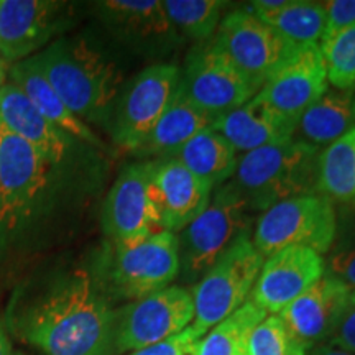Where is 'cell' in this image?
<instances>
[{"label":"cell","mask_w":355,"mask_h":355,"mask_svg":"<svg viewBox=\"0 0 355 355\" xmlns=\"http://www.w3.org/2000/svg\"><path fill=\"white\" fill-rule=\"evenodd\" d=\"M319 50L326 64L327 83L332 89L355 91V24Z\"/></svg>","instance_id":"obj_30"},{"label":"cell","mask_w":355,"mask_h":355,"mask_svg":"<svg viewBox=\"0 0 355 355\" xmlns=\"http://www.w3.org/2000/svg\"><path fill=\"white\" fill-rule=\"evenodd\" d=\"M212 128L234 146L235 152L245 155L293 139L296 123L279 115L255 94L241 107L220 115Z\"/></svg>","instance_id":"obj_21"},{"label":"cell","mask_w":355,"mask_h":355,"mask_svg":"<svg viewBox=\"0 0 355 355\" xmlns=\"http://www.w3.org/2000/svg\"><path fill=\"white\" fill-rule=\"evenodd\" d=\"M180 87L194 104L217 117L241 107L259 92L212 40L189 53Z\"/></svg>","instance_id":"obj_12"},{"label":"cell","mask_w":355,"mask_h":355,"mask_svg":"<svg viewBox=\"0 0 355 355\" xmlns=\"http://www.w3.org/2000/svg\"><path fill=\"white\" fill-rule=\"evenodd\" d=\"M3 81V68H2V64H0V83Z\"/></svg>","instance_id":"obj_38"},{"label":"cell","mask_w":355,"mask_h":355,"mask_svg":"<svg viewBox=\"0 0 355 355\" xmlns=\"http://www.w3.org/2000/svg\"><path fill=\"white\" fill-rule=\"evenodd\" d=\"M204 334L191 324L183 332L162 340V343L148 345V347L133 350L128 355H191L194 345Z\"/></svg>","instance_id":"obj_34"},{"label":"cell","mask_w":355,"mask_h":355,"mask_svg":"<svg viewBox=\"0 0 355 355\" xmlns=\"http://www.w3.org/2000/svg\"><path fill=\"white\" fill-rule=\"evenodd\" d=\"M152 175L153 163L132 165L110 188L102 209V229L112 243L135 242L163 230Z\"/></svg>","instance_id":"obj_13"},{"label":"cell","mask_w":355,"mask_h":355,"mask_svg":"<svg viewBox=\"0 0 355 355\" xmlns=\"http://www.w3.org/2000/svg\"><path fill=\"white\" fill-rule=\"evenodd\" d=\"M10 74L13 84H17L21 89V92L28 97L30 102L35 105V109L44 119H48L53 125L68 133L71 139L84 141V144L101 145L96 133L66 107L61 97L56 94L51 84L43 76L42 69L38 68L33 56L13 64Z\"/></svg>","instance_id":"obj_23"},{"label":"cell","mask_w":355,"mask_h":355,"mask_svg":"<svg viewBox=\"0 0 355 355\" xmlns=\"http://www.w3.org/2000/svg\"><path fill=\"white\" fill-rule=\"evenodd\" d=\"M347 206V209L337 217L336 237L327 252V273L355 288V201Z\"/></svg>","instance_id":"obj_31"},{"label":"cell","mask_w":355,"mask_h":355,"mask_svg":"<svg viewBox=\"0 0 355 355\" xmlns=\"http://www.w3.org/2000/svg\"><path fill=\"white\" fill-rule=\"evenodd\" d=\"M55 166L0 125V261L26 247L43 212Z\"/></svg>","instance_id":"obj_3"},{"label":"cell","mask_w":355,"mask_h":355,"mask_svg":"<svg viewBox=\"0 0 355 355\" xmlns=\"http://www.w3.org/2000/svg\"><path fill=\"white\" fill-rule=\"evenodd\" d=\"M250 10L295 46H319L321 43L326 28L324 2L257 0Z\"/></svg>","instance_id":"obj_24"},{"label":"cell","mask_w":355,"mask_h":355,"mask_svg":"<svg viewBox=\"0 0 355 355\" xmlns=\"http://www.w3.org/2000/svg\"><path fill=\"white\" fill-rule=\"evenodd\" d=\"M181 71L175 64L148 66L115 101L110 133L121 148L137 152L157 125L180 89Z\"/></svg>","instance_id":"obj_9"},{"label":"cell","mask_w":355,"mask_h":355,"mask_svg":"<svg viewBox=\"0 0 355 355\" xmlns=\"http://www.w3.org/2000/svg\"><path fill=\"white\" fill-rule=\"evenodd\" d=\"M306 350L277 314L255 327L248 344V355H306Z\"/></svg>","instance_id":"obj_32"},{"label":"cell","mask_w":355,"mask_h":355,"mask_svg":"<svg viewBox=\"0 0 355 355\" xmlns=\"http://www.w3.org/2000/svg\"><path fill=\"white\" fill-rule=\"evenodd\" d=\"M326 273V260L306 247H288L266 257L257 278L252 301L266 313L279 314L291 301Z\"/></svg>","instance_id":"obj_16"},{"label":"cell","mask_w":355,"mask_h":355,"mask_svg":"<svg viewBox=\"0 0 355 355\" xmlns=\"http://www.w3.org/2000/svg\"><path fill=\"white\" fill-rule=\"evenodd\" d=\"M352 128H355V91L327 89L301 115L293 139L318 148L331 145Z\"/></svg>","instance_id":"obj_25"},{"label":"cell","mask_w":355,"mask_h":355,"mask_svg":"<svg viewBox=\"0 0 355 355\" xmlns=\"http://www.w3.org/2000/svg\"><path fill=\"white\" fill-rule=\"evenodd\" d=\"M152 181L162 229L168 232H181L211 201L212 186L175 158L153 163Z\"/></svg>","instance_id":"obj_19"},{"label":"cell","mask_w":355,"mask_h":355,"mask_svg":"<svg viewBox=\"0 0 355 355\" xmlns=\"http://www.w3.org/2000/svg\"><path fill=\"white\" fill-rule=\"evenodd\" d=\"M329 344L355 354V288L350 293L347 308H345L343 319H340L334 336L331 337Z\"/></svg>","instance_id":"obj_35"},{"label":"cell","mask_w":355,"mask_h":355,"mask_svg":"<svg viewBox=\"0 0 355 355\" xmlns=\"http://www.w3.org/2000/svg\"><path fill=\"white\" fill-rule=\"evenodd\" d=\"M354 288L324 273L277 316L306 349L329 339L339 326Z\"/></svg>","instance_id":"obj_17"},{"label":"cell","mask_w":355,"mask_h":355,"mask_svg":"<svg viewBox=\"0 0 355 355\" xmlns=\"http://www.w3.org/2000/svg\"><path fill=\"white\" fill-rule=\"evenodd\" d=\"M66 107L86 123L109 117L121 94L123 73L83 37L60 38L33 55Z\"/></svg>","instance_id":"obj_2"},{"label":"cell","mask_w":355,"mask_h":355,"mask_svg":"<svg viewBox=\"0 0 355 355\" xmlns=\"http://www.w3.org/2000/svg\"><path fill=\"white\" fill-rule=\"evenodd\" d=\"M318 148L290 139L242 155L234 186L247 206L266 211L286 199L318 194Z\"/></svg>","instance_id":"obj_4"},{"label":"cell","mask_w":355,"mask_h":355,"mask_svg":"<svg viewBox=\"0 0 355 355\" xmlns=\"http://www.w3.org/2000/svg\"><path fill=\"white\" fill-rule=\"evenodd\" d=\"M245 199L234 183L216 191L201 214L180 232L181 268L189 278L202 277L248 227Z\"/></svg>","instance_id":"obj_8"},{"label":"cell","mask_w":355,"mask_h":355,"mask_svg":"<svg viewBox=\"0 0 355 355\" xmlns=\"http://www.w3.org/2000/svg\"><path fill=\"white\" fill-rule=\"evenodd\" d=\"M265 318H268L265 309L252 300L247 301L206 332L191 355H248L252 332Z\"/></svg>","instance_id":"obj_27"},{"label":"cell","mask_w":355,"mask_h":355,"mask_svg":"<svg viewBox=\"0 0 355 355\" xmlns=\"http://www.w3.org/2000/svg\"><path fill=\"white\" fill-rule=\"evenodd\" d=\"M117 311L86 270L32 279L13 291L7 332L43 355H112Z\"/></svg>","instance_id":"obj_1"},{"label":"cell","mask_w":355,"mask_h":355,"mask_svg":"<svg viewBox=\"0 0 355 355\" xmlns=\"http://www.w3.org/2000/svg\"><path fill=\"white\" fill-rule=\"evenodd\" d=\"M326 8V28L319 48L329 44L343 30L355 24V0H331L324 2Z\"/></svg>","instance_id":"obj_33"},{"label":"cell","mask_w":355,"mask_h":355,"mask_svg":"<svg viewBox=\"0 0 355 355\" xmlns=\"http://www.w3.org/2000/svg\"><path fill=\"white\" fill-rule=\"evenodd\" d=\"M13 355H24V354H13Z\"/></svg>","instance_id":"obj_39"},{"label":"cell","mask_w":355,"mask_h":355,"mask_svg":"<svg viewBox=\"0 0 355 355\" xmlns=\"http://www.w3.org/2000/svg\"><path fill=\"white\" fill-rule=\"evenodd\" d=\"M15 352L12 350L10 339H8V332L6 327V322L0 318V355H13Z\"/></svg>","instance_id":"obj_36"},{"label":"cell","mask_w":355,"mask_h":355,"mask_svg":"<svg viewBox=\"0 0 355 355\" xmlns=\"http://www.w3.org/2000/svg\"><path fill=\"white\" fill-rule=\"evenodd\" d=\"M318 191L331 201H355V128L327 145L319 155Z\"/></svg>","instance_id":"obj_28"},{"label":"cell","mask_w":355,"mask_h":355,"mask_svg":"<svg viewBox=\"0 0 355 355\" xmlns=\"http://www.w3.org/2000/svg\"><path fill=\"white\" fill-rule=\"evenodd\" d=\"M217 119V115L194 104L180 87L165 114L135 153L144 157H171L198 133L212 128Z\"/></svg>","instance_id":"obj_22"},{"label":"cell","mask_w":355,"mask_h":355,"mask_svg":"<svg viewBox=\"0 0 355 355\" xmlns=\"http://www.w3.org/2000/svg\"><path fill=\"white\" fill-rule=\"evenodd\" d=\"M171 158L178 159L193 175L207 181L212 188L232 178L239 162L234 146L214 128L198 133Z\"/></svg>","instance_id":"obj_26"},{"label":"cell","mask_w":355,"mask_h":355,"mask_svg":"<svg viewBox=\"0 0 355 355\" xmlns=\"http://www.w3.org/2000/svg\"><path fill=\"white\" fill-rule=\"evenodd\" d=\"M94 10L114 37L133 48L163 50L178 38L159 0H102Z\"/></svg>","instance_id":"obj_18"},{"label":"cell","mask_w":355,"mask_h":355,"mask_svg":"<svg viewBox=\"0 0 355 355\" xmlns=\"http://www.w3.org/2000/svg\"><path fill=\"white\" fill-rule=\"evenodd\" d=\"M194 321V301L183 286H168L117 311L115 352H133L183 332Z\"/></svg>","instance_id":"obj_10"},{"label":"cell","mask_w":355,"mask_h":355,"mask_svg":"<svg viewBox=\"0 0 355 355\" xmlns=\"http://www.w3.org/2000/svg\"><path fill=\"white\" fill-rule=\"evenodd\" d=\"M336 229L334 204L318 193L286 199L263 211L252 242L263 257L288 247H306L324 255L334 242Z\"/></svg>","instance_id":"obj_7"},{"label":"cell","mask_w":355,"mask_h":355,"mask_svg":"<svg viewBox=\"0 0 355 355\" xmlns=\"http://www.w3.org/2000/svg\"><path fill=\"white\" fill-rule=\"evenodd\" d=\"M329 89L322 53L316 44L300 46L286 58L257 92L266 104L288 121L300 117Z\"/></svg>","instance_id":"obj_14"},{"label":"cell","mask_w":355,"mask_h":355,"mask_svg":"<svg viewBox=\"0 0 355 355\" xmlns=\"http://www.w3.org/2000/svg\"><path fill=\"white\" fill-rule=\"evenodd\" d=\"M313 355H355V354H350L347 350H343L339 347H334V345L331 344H326V345H319V347L314 349Z\"/></svg>","instance_id":"obj_37"},{"label":"cell","mask_w":355,"mask_h":355,"mask_svg":"<svg viewBox=\"0 0 355 355\" xmlns=\"http://www.w3.org/2000/svg\"><path fill=\"white\" fill-rule=\"evenodd\" d=\"M265 257L247 234L230 245L202 275L194 288L193 326L206 334L243 303L254 290Z\"/></svg>","instance_id":"obj_6"},{"label":"cell","mask_w":355,"mask_h":355,"mask_svg":"<svg viewBox=\"0 0 355 355\" xmlns=\"http://www.w3.org/2000/svg\"><path fill=\"white\" fill-rule=\"evenodd\" d=\"M180 270L178 235L159 230L135 242L112 243L94 279L109 301L132 303L165 290Z\"/></svg>","instance_id":"obj_5"},{"label":"cell","mask_w":355,"mask_h":355,"mask_svg":"<svg viewBox=\"0 0 355 355\" xmlns=\"http://www.w3.org/2000/svg\"><path fill=\"white\" fill-rule=\"evenodd\" d=\"M225 2L220 0H165L166 15L178 33L206 43L214 37Z\"/></svg>","instance_id":"obj_29"},{"label":"cell","mask_w":355,"mask_h":355,"mask_svg":"<svg viewBox=\"0 0 355 355\" xmlns=\"http://www.w3.org/2000/svg\"><path fill=\"white\" fill-rule=\"evenodd\" d=\"M66 3L53 0H0V53L24 61L37 55L66 24Z\"/></svg>","instance_id":"obj_15"},{"label":"cell","mask_w":355,"mask_h":355,"mask_svg":"<svg viewBox=\"0 0 355 355\" xmlns=\"http://www.w3.org/2000/svg\"><path fill=\"white\" fill-rule=\"evenodd\" d=\"M0 125L33 146L55 166L63 165L73 139L44 119L17 84L0 87Z\"/></svg>","instance_id":"obj_20"},{"label":"cell","mask_w":355,"mask_h":355,"mask_svg":"<svg viewBox=\"0 0 355 355\" xmlns=\"http://www.w3.org/2000/svg\"><path fill=\"white\" fill-rule=\"evenodd\" d=\"M212 43L257 87L300 46L288 42L250 8L234 10L220 20Z\"/></svg>","instance_id":"obj_11"}]
</instances>
